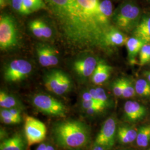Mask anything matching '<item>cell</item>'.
Instances as JSON below:
<instances>
[{
    "mask_svg": "<svg viewBox=\"0 0 150 150\" xmlns=\"http://www.w3.org/2000/svg\"><path fill=\"white\" fill-rule=\"evenodd\" d=\"M64 41L73 48L105 47L108 28L100 20L99 0H45Z\"/></svg>",
    "mask_w": 150,
    "mask_h": 150,
    "instance_id": "obj_1",
    "label": "cell"
},
{
    "mask_svg": "<svg viewBox=\"0 0 150 150\" xmlns=\"http://www.w3.org/2000/svg\"><path fill=\"white\" fill-rule=\"evenodd\" d=\"M52 136L59 147L77 149L88 144L90 131L87 125L78 120H67L57 122L52 127Z\"/></svg>",
    "mask_w": 150,
    "mask_h": 150,
    "instance_id": "obj_2",
    "label": "cell"
},
{
    "mask_svg": "<svg viewBox=\"0 0 150 150\" xmlns=\"http://www.w3.org/2000/svg\"><path fill=\"white\" fill-rule=\"evenodd\" d=\"M141 16L139 6L132 1H126L113 11L112 21L119 30L133 32Z\"/></svg>",
    "mask_w": 150,
    "mask_h": 150,
    "instance_id": "obj_3",
    "label": "cell"
},
{
    "mask_svg": "<svg viewBox=\"0 0 150 150\" xmlns=\"http://www.w3.org/2000/svg\"><path fill=\"white\" fill-rule=\"evenodd\" d=\"M19 35L16 21L8 14L0 17V48L5 51L14 48L17 45Z\"/></svg>",
    "mask_w": 150,
    "mask_h": 150,
    "instance_id": "obj_4",
    "label": "cell"
},
{
    "mask_svg": "<svg viewBox=\"0 0 150 150\" xmlns=\"http://www.w3.org/2000/svg\"><path fill=\"white\" fill-rule=\"evenodd\" d=\"M43 82L48 91L57 95L69 92L72 87V81L69 75L61 70L48 71L43 77Z\"/></svg>",
    "mask_w": 150,
    "mask_h": 150,
    "instance_id": "obj_5",
    "label": "cell"
},
{
    "mask_svg": "<svg viewBox=\"0 0 150 150\" xmlns=\"http://www.w3.org/2000/svg\"><path fill=\"white\" fill-rule=\"evenodd\" d=\"M32 103L39 111L50 116L64 117L67 112V108L62 102L47 94L35 95Z\"/></svg>",
    "mask_w": 150,
    "mask_h": 150,
    "instance_id": "obj_6",
    "label": "cell"
},
{
    "mask_svg": "<svg viewBox=\"0 0 150 150\" xmlns=\"http://www.w3.org/2000/svg\"><path fill=\"white\" fill-rule=\"evenodd\" d=\"M32 64L27 60L16 59L6 66L4 77L8 82H17L25 80L32 72Z\"/></svg>",
    "mask_w": 150,
    "mask_h": 150,
    "instance_id": "obj_7",
    "label": "cell"
},
{
    "mask_svg": "<svg viewBox=\"0 0 150 150\" xmlns=\"http://www.w3.org/2000/svg\"><path fill=\"white\" fill-rule=\"evenodd\" d=\"M24 128L27 149L42 142L46 138L47 128L42 122L37 118L26 116Z\"/></svg>",
    "mask_w": 150,
    "mask_h": 150,
    "instance_id": "obj_8",
    "label": "cell"
},
{
    "mask_svg": "<svg viewBox=\"0 0 150 150\" xmlns=\"http://www.w3.org/2000/svg\"><path fill=\"white\" fill-rule=\"evenodd\" d=\"M116 134V119L113 117H110L103 123L95 139V145L101 146L106 150L111 149L115 144Z\"/></svg>",
    "mask_w": 150,
    "mask_h": 150,
    "instance_id": "obj_9",
    "label": "cell"
},
{
    "mask_svg": "<svg viewBox=\"0 0 150 150\" xmlns=\"http://www.w3.org/2000/svg\"><path fill=\"white\" fill-rule=\"evenodd\" d=\"M99 60L96 57L85 54L77 57L72 64V70L79 78L85 80L91 77Z\"/></svg>",
    "mask_w": 150,
    "mask_h": 150,
    "instance_id": "obj_10",
    "label": "cell"
},
{
    "mask_svg": "<svg viewBox=\"0 0 150 150\" xmlns=\"http://www.w3.org/2000/svg\"><path fill=\"white\" fill-rule=\"evenodd\" d=\"M36 51L38 62L42 66L52 67L58 64L59 53L53 46L48 44H38Z\"/></svg>",
    "mask_w": 150,
    "mask_h": 150,
    "instance_id": "obj_11",
    "label": "cell"
},
{
    "mask_svg": "<svg viewBox=\"0 0 150 150\" xmlns=\"http://www.w3.org/2000/svg\"><path fill=\"white\" fill-rule=\"evenodd\" d=\"M28 26L30 31L35 38L42 40H48L53 37V28L42 19H34L28 23Z\"/></svg>",
    "mask_w": 150,
    "mask_h": 150,
    "instance_id": "obj_12",
    "label": "cell"
},
{
    "mask_svg": "<svg viewBox=\"0 0 150 150\" xmlns=\"http://www.w3.org/2000/svg\"><path fill=\"white\" fill-rule=\"evenodd\" d=\"M124 112L125 117L128 121L136 122L145 116L146 114V109L139 102L128 101L125 103Z\"/></svg>",
    "mask_w": 150,
    "mask_h": 150,
    "instance_id": "obj_13",
    "label": "cell"
},
{
    "mask_svg": "<svg viewBox=\"0 0 150 150\" xmlns=\"http://www.w3.org/2000/svg\"><path fill=\"white\" fill-rule=\"evenodd\" d=\"M128 38L121 30L112 26L105 34V45L106 47L122 46L126 45Z\"/></svg>",
    "mask_w": 150,
    "mask_h": 150,
    "instance_id": "obj_14",
    "label": "cell"
},
{
    "mask_svg": "<svg viewBox=\"0 0 150 150\" xmlns=\"http://www.w3.org/2000/svg\"><path fill=\"white\" fill-rule=\"evenodd\" d=\"M112 70V67L107 64L105 61L99 60L95 70L91 76L92 83L99 85L105 82L109 79Z\"/></svg>",
    "mask_w": 150,
    "mask_h": 150,
    "instance_id": "obj_15",
    "label": "cell"
},
{
    "mask_svg": "<svg viewBox=\"0 0 150 150\" xmlns=\"http://www.w3.org/2000/svg\"><path fill=\"white\" fill-rule=\"evenodd\" d=\"M134 36L150 43V14L141 16L139 23L133 31Z\"/></svg>",
    "mask_w": 150,
    "mask_h": 150,
    "instance_id": "obj_16",
    "label": "cell"
},
{
    "mask_svg": "<svg viewBox=\"0 0 150 150\" xmlns=\"http://www.w3.org/2000/svg\"><path fill=\"white\" fill-rule=\"evenodd\" d=\"M26 141L21 133H16L1 142L0 150H25Z\"/></svg>",
    "mask_w": 150,
    "mask_h": 150,
    "instance_id": "obj_17",
    "label": "cell"
},
{
    "mask_svg": "<svg viewBox=\"0 0 150 150\" xmlns=\"http://www.w3.org/2000/svg\"><path fill=\"white\" fill-rule=\"evenodd\" d=\"M138 129L132 126L122 125L117 129L116 137L119 142L122 144H128L136 140Z\"/></svg>",
    "mask_w": 150,
    "mask_h": 150,
    "instance_id": "obj_18",
    "label": "cell"
},
{
    "mask_svg": "<svg viewBox=\"0 0 150 150\" xmlns=\"http://www.w3.org/2000/svg\"><path fill=\"white\" fill-rule=\"evenodd\" d=\"M113 6L110 0H102L100 1L99 5V15L100 20L102 24L110 28L112 26L110 25L112 17Z\"/></svg>",
    "mask_w": 150,
    "mask_h": 150,
    "instance_id": "obj_19",
    "label": "cell"
},
{
    "mask_svg": "<svg viewBox=\"0 0 150 150\" xmlns=\"http://www.w3.org/2000/svg\"><path fill=\"white\" fill-rule=\"evenodd\" d=\"M145 43L142 40L135 36L128 38L126 43V46L129 59L132 64L134 61L136 57L139 54L141 49Z\"/></svg>",
    "mask_w": 150,
    "mask_h": 150,
    "instance_id": "obj_20",
    "label": "cell"
},
{
    "mask_svg": "<svg viewBox=\"0 0 150 150\" xmlns=\"http://www.w3.org/2000/svg\"><path fill=\"white\" fill-rule=\"evenodd\" d=\"M0 106L2 108L10 109L12 108H20V101L15 97L4 91L0 92Z\"/></svg>",
    "mask_w": 150,
    "mask_h": 150,
    "instance_id": "obj_21",
    "label": "cell"
},
{
    "mask_svg": "<svg viewBox=\"0 0 150 150\" xmlns=\"http://www.w3.org/2000/svg\"><path fill=\"white\" fill-rule=\"evenodd\" d=\"M88 91L94 101L106 108L109 105V101L105 91L101 87L90 88Z\"/></svg>",
    "mask_w": 150,
    "mask_h": 150,
    "instance_id": "obj_22",
    "label": "cell"
},
{
    "mask_svg": "<svg viewBox=\"0 0 150 150\" xmlns=\"http://www.w3.org/2000/svg\"><path fill=\"white\" fill-rule=\"evenodd\" d=\"M150 142V125L141 126L138 129L137 144L141 147H147Z\"/></svg>",
    "mask_w": 150,
    "mask_h": 150,
    "instance_id": "obj_23",
    "label": "cell"
},
{
    "mask_svg": "<svg viewBox=\"0 0 150 150\" xmlns=\"http://www.w3.org/2000/svg\"><path fill=\"white\" fill-rule=\"evenodd\" d=\"M23 2L28 14L47 8V6L43 0H23Z\"/></svg>",
    "mask_w": 150,
    "mask_h": 150,
    "instance_id": "obj_24",
    "label": "cell"
},
{
    "mask_svg": "<svg viewBox=\"0 0 150 150\" xmlns=\"http://www.w3.org/2000/svg\"><path fill=\"white\" fill-rule=\"evenodd\" d=\"M136 92L141 97L150 96V82L147 79H139L134 83Z\"/></svg>",
    "mask_w": 150,
    "mask_h": 150,
    "instance_id": "obj_25",
    "label": "cell"
},
{
    "mask_svg": "<svg viewBox=\"0 0 150 150\" xmlns=\"http://www.w3.org/2000/svg\"><path fill=\"white\" fill-rule=\"evenodd\" d=\"M136 90L134 84L130 79L123 78V88L122 96L125 98H131L135 96Z\"/></svg>",
    "mask_w": 150,
    "mask_h": 150,
    "instance_id": "obj_26",
    "label": "cell"
},
{
    "mask_svg": "<svg viewBox=\"0 0 150 150\" xmlns=\"http://www.w3.org/2000/svg\"><path fill=\"white\" fill-rule=\"evenodd\" d=\"M139 64L144 66L150 62V43H145L139 51Z\"/></svg>",
    "mask_w": 150,
    "mask_h": 150,
    "instance_id": "obj_27",
    "label": "cell"
},
{
    "mask_svg": "<svg viewBox=\"0 0 150 150\" xmlns=\"http://www.w3.org/2000/svg\"><path fill=\"white\" fill-rule=\"evenodd\" d=\"M10 5L13 10L18 14L21 15H29L24 6L23 0H11Z\"/></svg>",
    "mask_w": 150,
    "mask_h": 150,
    "instance_id": "obj_28",
    "label": "cell"
},
{
    "mask_svg": "<svg viewBox=\"0 0 150 150\" xmlns=\"http://www.w3.org/2000/svg\"><path fill=\"white\" fill-rule=\"evenodd\" d=\"M123 88V78L118 79L113 82L112 89L113 93L116 96H122Z\"/></svg>",
    "mask_w": 150,
    "mask_h": 150,
    "instance_id": "obj_29",
    "label": "cell"
},
{
    "mask_svg": "<svg viewBox=\"0 0 150 150\" xmlns=\"http://www.w3.org/2000/svg\"><path fill=\"white\" fill-rule=\"evenodd\" d=\"M0 117H1V118H15V119H16L17 120H18V121H20V122L22 121L21 120L15 118V117L12 115L11 112L10 111V110H9V109H7V108H1V110H0Z\"/></svg>",
    "mask_w": 150,
    "mask_h": 150,
    "instance_id": "obj_30",
    "label": "cell"
},
{
    "mask_svg": "<svg viewBox=\"0 0 150 150\" xmlns=\"http://www.w3.org/2000/svg\"><path fill=\"white\" fill-rule=\"evenodd\" d=\"M1 121L6 125H16L20 123V121L13 118H1Z\"/></svg>",
    "mask_w": 150,
    "mask_h": 150,
    "instance_id": "obj_31",
    "label": "cell"
},
{
    "mask_svg": "<svg viewBox=\"0 0 150 150\" xmlns=\"http://www.w3.org/2000/svg\"><path fill=\"white\" fill-rule=\"evenodd\" d=\"M10 111L11 112L12 115L15 117L18 120L22 121L21 116V112L19 108H12L9 109Z\"/></svg>",
    "mask_w": 150,
    "mask_h": 150,
    "instance_id": "obj_32",
    "label": "cell"
},
{
    "mask_svg": "<svg viewBox=\"0 0 150 150\" xmlns=\"http://www.w3.org/2000/svg\"><path fill=\"white\" fill-rule=\"evenodd\" d=\"M81 101H91L93 100L91 93L88 91H84L81 95Z\"/></svg>",
    "mask_w": 150,
    "mask_h": 150,
    "instance_id": "obj_33",
    "label": "cell"
},
{
    "mask_svg": "<svg viewBox=\"0 0 150 150\" xmlns=\"http://www.w3.org/2000/svg\"><path fill=\"white\" fill-rule=\"evenodd\" d=\"M47 144L46 143H41L40 145L36 148V150H46Z\"/></svg>",
    "mask_w": 150,
    "mask_h": 150,
    "instance_id": "obj_34",
    "label": "cell"
},
{
    "mask_svg": "<svg viewBox=\"0 0 150 150\" xmlns=\"http://www.w3.org/2000/svg\"><path fill=\"white\" fill-rule=\"evenodd\" d=\"M8 4L7 0H0V6H1V9H4L6 7Z\"/></svg>",
    "mask_w": 150,
    "mask_h": 150,
    "instance_id": "obj_35",
    "label": "cell"
},
{
    "mask_svg": "<svg viewBox=\"0 0 150 150\" xmlns=\"http://www.w3.org/2000/svg\"><path fill=\"white\" fill-rule=\"evenodd\" d=\"M144 75L146 76L147 80L150 82V71H145V72H144Z\"/></svg>",
    "mask_w": 150,
    "mask_h": 150,
    "instance_id": "obj_36",
    "label": "cell"
},
{
    "mask_svg": "<svg viewBox=\"0 0 150 150\" xmlns=\"http://www.w3.org/2000/svg\"><path fill=\"white\" fill-rule=\"evenodd\" d=\"M46 150H56L54 146L51 144H47Z\"/></svg>",
    "mask_w": 150,
    "mask_h": 150,
    "instance_id": "obj_37",
    "label": "cell"
},
{
    "mask_svg": "<svg viewBox=\"0 0 150 150\" xmlns=\"http://www.w3.org/2000/svg\"><path fill=\"white\" fill-rule=\"evenodd\" d=\"M11 0H7V1H8V2L9 4H10V3H11Z\"/></svg>",
    "mask_w": 150,
    "mask_h": 150,
    "instance_id": "obj_38",
    "label": "cell"
},
{
    "mask_svg": "<svg viewBox=\"0 0 150 150\" xmlns=\"http://www.w3.org/2000/svg\"><path fill=\"white\" fill-rule=\"evenodd\" d=\"M70 150H79L78 149H70Z\"/></svg>",
    "mask_w": 150,
    "mask_h": 150,
    "instance_id": "obj_39",
    "label": "cell"
},
{
    "mask_svg": "<svg viewBox=\"0 0 150 150\" xmlns=\"http://www.w3.org/2000/svg\"><path fill=\"white\" fill-rule=\"evenodd\" d=\"M149 150H150V149H149Z\"/></svg>",
    "mask_w": 150,
    "mask_h": 150,
    "instance_id": "obj_40",
    "label": "cell"
},
{
    "mask_svg": "<svg viewBox=\"0 0 150 150\" xmlns=\"http://www.w3.org/2000/svg\"></svg>",
    "mask_w": 150,
    "mask_h": 150,
    "instance_id": "obj_41",
    "label": "cell"
},
{
    "mask_svg": "<svg viewBox=\"0 0 150 150\" xmlns=\"http://www.w3.org/2000/svg\"></svg>",
    "mask_w": 150,
    "mask_h": 150,
    "instance_id": "obj_42",
    "label": "cell"
}]
</instances>
